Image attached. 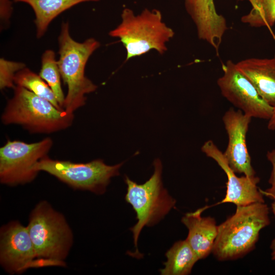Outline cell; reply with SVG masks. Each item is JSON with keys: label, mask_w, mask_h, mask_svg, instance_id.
<instances>
[{"label": "cell", "mask_w": 275, "mask_h": 275, "mask_svg": "<svg viewBox=\"0 0 275 275\" xmlns=\"http://www.w3.org/2000/svg\"><path fill=\"white\" fill-rule=\"evenodd\" d=\"M269 224L264 202L237 206L235 213L218 226L212 254L219 261L243 257L255 248L261 230Z\"/></svg>", "instance_id": "6da1fadb"}, {"label": "cell", "mask_w": 275, "mask_h": 275, "mask_svg": "<svg viewBox=\"0 0 275 275\" xmlns=\"http://www.w3.org/2000/svg\"><path fill=\"white\" fill-rule=\"evenodd\" d=\"M58 43V65L61 77L68 88L63 108L67 113L73 114L85 105L86 95L97 88L86 76L85 70L89 58L100 44L93 38L82 42L74 40L70 34L68 22H63L62 24Z\"/></svg>", "instance_id": "7a4b0ae2"}, {"label": "cell", "mask_w": 275, "mask_h": 275, "mask_svg": "<svg viewBox=\"0 0 275 275\" xmlns=\"http://www.w3.org/2000/svg\"><path fill=\"white\" fill-rule=\"evenodd\" d=\"M121 21L109 35L117 38L126 49L127 61L152 50L159 54L167 50V43L174 37V32L163 21L160 11L145 9L135 15L133 10L125 8Z\"/></svg>", "instance_id": "3957f363"}, {"label": "cell", "mask_w": 275, "mask_h": 275, "mask_svg": "<svg viewBox=\"0 0 275 275\" xmlns=\"http://www.w3.org/2000/svg\"><path fill=\"white\" fill-rule=\"evenodd\" d=\"M1 117L5 125L18 124L31 133H51L68 128L74 114L57 108L26 89L15 85Z\"/></svg>", "instance_id": "277c9868"}, {"label": "cell", "mask_w": 275, "mask_h": 275, "mask_svg": "<svg viewBox=\"0 0 275 275\" xmlns=\"http://www.w3.org/2000/svg\"><path fill=\"white\" fill-rule=\"evenodd\" d=\"M26 227L38 257L53 266H65L73 235L64 216L42 201L31 212Z\"/></svg>", "instance_id": "5b68a950"}, {"label": "cell", "mask_w": 275, "mask_h": 275, "mask_svg": "<svg viewBox=\"0 0 275 275\" xmlns=\"http://www.w3.org/2000/svg\"><path fill=\"white\" fill-rule=\"evenodd\" d=\"M154 171L144 183L139 184L127 176L124 180L127 185L125 199L136 213V224L130 229L133 234L135 256L141 257L138 249L139 235L145 226H152L164 218L173 208L176 200L163 187L162 179V164L156 158L153 162Z\"/></svg>", "instance_id": "8992f818"}, {"label": "cell", "mask_w": 275, "mask_h": 275, "mask_svg": "<svg viewBox=\"0 0 275 275\" xmlns=\"http://www.w3.org/2000/svg\"><path fill=\"white\" fill-rule=\"evenodd\" d=\"M123 164L109 166L100 159L75 163L54 160L46 156L36 163L34 169L38 173H48L74 188L101 195L105 192L111 179L119 175Z\"/></svg>", "instance_id": "52a82bcc"}, {"label": "cell", "mask_w": 275, "mask_h": 275, "mask_svg": "<svg viewBox=\"0 0 275 275\" xmlns=\"http://www.w3.org/2000/svg\"><path fill=\"white\" fill-rule=\"evenodd\" d=\"M52 144L49 138L31 144L8 141L0 148L1 183L13 186L32 181L38 173L35 165L47 156Z\"/></svg>", "instance_id": "ba28073f"}, {"label": "cell", "mask_w": 275, "mask_h": 275, "mask_svg": "<svg viewBox=\"0 0 275 275\" xmlns=\"http://www.w3.org/2000/svg\"><path fill=\"white\" fill-rule=\"evenodd\" d=\"M0 263L10 274L20 273L30 268L53 266L38 257L27 227L18 221H12L1 229Z\"/></svg>", "instance_id": "9c48e42d"}, {"label": "cell", "mask_w": 275, "mask_h": 275, "mask_svg": "<svg viewBox=\"0 0 275 275\" xmlns=\"http://www.w3.org/2000/svg\"><path fill=\"white\" fill-rule=\"evenodd\" d=\"M223 75L217 84L222 95L234 106L252 118L269 120L273 107L266 102L257 90L231 60L222 64Z\"/></svg>", "instance_id": "30bf717a"}, {"label": "cell", "mask_w": 275, "mask_h": 275, "mask_svg": "<svg viewBox=\"0 0 275 275\" xmlns=\"http://www.w3.org/2000/svg\"><path fill=\"white\" fill-rule=\"evenodd\" d=\"M252 117L241 111L229 108L223 117V122L228 136L227 148L223 153L230 168L235 173L254 177L256 172L246 144V136Z\"/></svg>", "instance_id": "8fae6325"}, {"label": "cell", "mask_w": 275, "mask_h": 275, "mask_svg": "<svg viewBox=\"0 0 275 275\" xmlns=\"http://www.w3.org/2000/svg\"><path fill=\"white\" fill-rule=\"evenodd\" d=\"M201 149L208 157L217 162L227 177L226 193L221 203H231L237 206L264 202L263 194L257 186L260 181L258 177L236 175L227 163L223 153L211 140L206 141Z\"/></svg>", "instance_id": "7c38bea8"}, {"label": "cell", "mask_w": 275, "mask_h": 275, "mask_svg": "<svg viewBox=\"0 0 275 275\" xmlns=\"http://www.w3.org/2000/svg\"><path fill=\"white\" fill-rule=\"evenodd\" d=\"M183 1L199 39L210 45L221 42L228 27L225 18L217 12L214 0Z\"/></svg>", "instance_id": "4fadbf2b"}, {"label": "cell", "mask_w": 275, "mask_h": 275, "mask_svg": "<svg viewBox=\"0 0 275 275\" xmlns=\"http://www.w3.org/2000/svg\"><path fill=\"white\" fill-rule=\"evenodd\" d=\"M207 206L195 211L186 213L181 218L188 232L186 240L199 260L207 257L212 253L218 233V226L211 216L202 217V212Z\"/></svg>", "instance_id": "5bb4252c"}, {"label": "cell", "mask_w": 275, "mask_h": 275, "mask_svg": "<svg viewBox=\"0 0 275 275\" xmlns=\"http://www.w3.org/2000/svg\"><path fill=\"white\" fill-rule=\"evenodd\" d=\"M236 64L261 97L270 106L275 107V57L249 58Z\"/></svg>", "instance_id": "9a60e30c"}, {"label": "cell", "mask_w": 275, "mask_h": 275, "mask_svg": "<svg viewBox=\"0 0 275 275\" xmlns=\"http://www.w3.org/2000/svg\"><path fill=\"white\" fill-rule=\"evenodd\" d=\"M100 0H13L23 3L33 9L38 38L42 37L50 22L59 15L67 9L80 3L98 2Z\"/></svg>", "instance_id": "2e32d148"}, {"label": "cell", "mask_w": 275, "mask_h": 275, "mask_svg": "<svg viewBox=\"0 0 275 275\" xmlns=\"http://www.w3.org/2000/svg\"><path fill=\"white\" fill-rule=\"evenodd\" d=\"M164 267L159 270L161 275H187L190 273L195 263L199 260L185 240H179L166 252Z\"/></svg>", "instance_id": "e0dca14e"}, {"label": "cell", "mask_w": 275, "mask_h": 275, "mask_svg": "<svg viewBox=\"0 0 275 275\" xmlns=\"http://www.w3.org/2000/svg\"><path fill=\"white\" fill-rule=\"evenodd\" d=\"M15 85L23 87L35 95L47 100L59 109V105L52 91L39 75L27 67L17 72L14 78Z\"/></svg>", "instance_id": "ac0fdd59"}, {"label": "cell", "mask_w": 275, "mask_h": 275, "mask_svg": "<svg viewBox=\"0 0 275 275\" xmlns=\"http://www.w3.org/2000/svg\"><path fill=\"white\" fill-rule=\"evenodd\" d=\"M39 75L49 86L60 106L64 109L65 96L62 89L61 75L53 50L47 49L43 52Z\"/></svg>", "instance_id": "d6986e66"}, {"label": "cell", "mask_w": 275, "mask_h": 275, "mask_svg": "<svg viewBox=\"0 0 275 275\" xmlns=\"http://www.w3.org/2000/svg\"><path fill=\"white\" fill-rule=\"evenodd\" d=\"M252 9L241 18L242 22L251 27H267L275 23V0H251Z\"/></svg>", "instance_id": "ffe728a7"}, {"label": "cell", "mask_w": 275, "mask_h": 275, "mask_svg": "<svg viewBox=\"0 0 275 275\" xmlns=\"http://www.w3.org/2000/svg\"><path fill=\"white\" fill-rule=\"evenodd\" d=\"M25 64L22 62L0 59V88H14V78L16 73L25 68Z\"/></svg>", "instance_id": "44dd1931"}, {"label": "cell", "mask_w": 275, "mask_h": 275, "mask_svg": "<svg viewBox=\"0 0 275 275\" xmlns=\"http://www.w3.org/2000/svg\"><path fill=\"white\" fill-rule=\"evenodd\" d=\"M266 156L272 165V171L268 181L271 186L264 192H262L267 197L275 200V149L268 151Z\"/></svg>", "instance_id": "7402d4cb"}, {"label": "cell", "mask_w": 275, "mask_h": 275, "mask_svg": "<svg viewBox=\"0 0 275 275\" xmlns=\"http://www.w3.org/2000/svg\"><path fill=\"white\" fill-rule=\"evenodd\" d=\"M13 11L12 3L10 0H0V16L1 21L8 22Z\"/></svg>", "instance_id": "603a6c76"}, {"label": "cell", "mask_w": 275, "mask_h": 275, "mask_svg": "<svg viewBox=\"0 0 275 275\" xmlns=\"http://www.w3.org/2000/svg\"><path fill=\"white\" fill-rule=\"evenodd\" d=\"M267 128L269 130H275V107H273L272 115L271 117L268 120Z\"/></svg>", "instance_id": "cb8c5ba5"}, {"label": "cell", "mask_w": 275, "mask_h": 275, "mask_svg": "<svg viewBox=\"0 0 275 275\" xmlns=\"http://www.w3.org/2000/svg\"><path fill=\"white\" fill-rule=\"evenodd\" d=\"M271 252V259L275 260V238H274L270 244V246Z\"/></svg>", "instance_id": "d4e9b609"}, {"label": "cell", "mask_w": 275, "mask_h": 275, "mask_svg": "<svg viewBox=\"0 0 275 275\" xmlns=\"http://www.w3.org/2000/svg\"><path fill=\"white\" fill-rule=\"evenodd\" d=\"M271 208L272 212L275 216V200H274V201L271 204Z\"/></svg>", "instance_id": "484cf974"}]
</instances>
